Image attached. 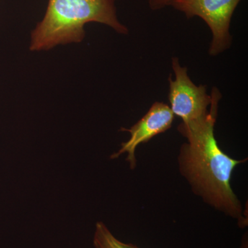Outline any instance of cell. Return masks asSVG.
<instances>
[{"instance_id":"3","label":"cell","mask_w":248,"mask_h":248,"mask_svg":"<svg viewBox=\"0 0 248 248\" xmlns=\"http://www.w3.org/2000/svg\"><path fill=\"white\" fill-rule=\"evenodd\" d=\"M241 0H174L172 6L187 18L199 17L211 31L209 54L219 55L230 48L232 17Z\"/></svg>"},{"instance_id":"2","label":"cell","mask_w":248,"mask_h":248,"mask_svg":"<svg viewBox=\"0 0 248 248\" xmlns=\"http://www.w3.org/2000/svg\"><path fill=\"white\" fill-rule=\"evenodd\" d=\"M116 0H48L43 19L31 35V50H49L59 45L81 42L84 26L97 22L119 33L128 29L117 18Z\"/></svg>"},{"instance_id":"6","label":"cell","mask_w":248,"mask_h":248,"mask_svg":"<svg viewBox=\"0 0 248 248\" xmlns=\"http://www.w3.org/2000/svg\"><path fill=\"white\" fill-rule=\"evenodd\" d=\"M93 246L94 248H140L136 245L126 244L117 239L102 221L96 223Z\"/></svg>"},{"instance_id":"4","label":"cell","mask_w":248,"mask_h":248,"mask_svg":"<svg viewBox=\"0 0 248 248\" xmlns=\"http://www.w3.org/2000/svg\"><path fill=\"white\" fill-rule=\"evenodd\" d=\"M174 79L169 78L170 108L174 115L180 117L182 124H190L204 120L208 115L211 94L205 86H197L187 75L186 67L181 66L179 59L172 58Z\"/></svg>"},{"instance_id":"5","label":"cell","mask_w":248,"mask_h":248,"mask_svg":"<svg viewBox=\"0 0 248 248\" xmlns=\"http://www.w3.org/2000/svg\"><path fill=\"white\" fill-rule=\"evenodd\" d=\"M174 119V114L169 106L163 102L154 103L146 115L131 128L122 129L128 131L130 138L128 141L122 143L120 151L111 155L110 159H117L124 153H127L126 161L130 169H135L137 166L135 151L138 146L167 131L172 126Z\"/></svg>"},{"instance_id":"1","label":"cell","mask_w":248,"mask_h":248,"mask_svg":"<svg viewBox=\"0 0 248 248\" xmlns=\"http://www.w3.org/2000/svg\"><path fill=\"white\" fill-rule=\"evenodd\" d=\"M211 95L210 111L204 120L178 126L187 140L179 152V171L196 195L215 210L237 220L240 228H244L248 218L244 217L241 202L232 189L231 178L235 168L247 159H233L218 146L214 129L221 95L216 88Z\"/></svg>"},{"instance_id":"8","label":"cell","mask_w":248,"mask_h":248,"mask_svg":"<svg viewBox=\"0 0 248 248\" xmlns=\"http://www.w3.org/2000/svg\"><path fill=\"white\" fill-rule=\"evenodd\" d=\"M239 248H248V233L244 235L242 239H241V246H239Z\"/></svg>"},{"instance_id":"7","label":"cell","mask_w":248,"mask_h":248,"mask_svg":"<svg viewBox=\"0 0 248 248\" xmlns=\"http://www.w3.org/2000/svg\"><path fill=\"white\" fill-rule=\"evenodd\" d=\"M150 8L153 11H159L168 6H172L174 0H148Z\"/></svg>"}]
</instances>
